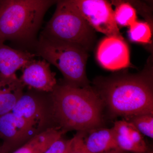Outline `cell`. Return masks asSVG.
I'll use <instances>...</instances> for the list:
<instances>
[{
  "label": "cell",
  "instance_id": "1",
  "mask_svg": "<svg viewBox=\"0 0 153 153\" xmlns=\"http://www.w3.org/2000/svg\"><path fill=\"white\" fill-rule=\"evenodd\" d=\"M153 67L150 63L137 74H122L95 81V88L114 116L130 118L153 114Z\"/></svg>",
  "mask_w": 153,
  "mask_h": 153
},
{
  "label": "cell",
  "instance_id": "6",
  "mask_svg": "<svg viewBox=\"0 0 153 153\" xmlns=\"http://www.w3.org/2000/svg\"><path fill=\"white\" fill-rule=\"evenodd\" d=\"M11 112L27 121L40 132L55 128L50 93L28 89L22 94Z\"/></svg>",
  "mask_w": 153,
  "mask_h": 153
},
{
  "label": "cell",
  "instance_id": "7",
  "mask_svg": "<svg viewBox=\"0 0 153 153\" xmlns=\"http://www.w3.org/2000/svg\"><path fill=\"white\" fill-rule=\"evenodd\" d=\"M91 27L106 36H121L109 0H69Z\"/></svg>",
  "mask_w": 153,
  "mask_h": 153
},
{
  "label": "cell",
  "instance_id": "11",
  "mask_svg": "<svg viewBox=\"0 0 153 153\" xmlns=\"http://www.w3.org/2000/svg\"><path fill=\"white\" fill-rule=\"evenodd\" d=\"M36 56L33 52L0 43V77L9 78L16 76L17 71L34 60Z\"/></svg>",
  "mask_w": 153,
  "mask_h": 153
},
{
  "label": "cell",
  "instance_id": "5",
  "mask_svg": "<svg viewBox=\"0 0 153 153\" xmlns=\"http://www.w3.org/2000/svg\"><path fill=\"white\" fill-rule=\"evenodd\" d=\"M53 16L40 35L80 46L89 52L96 41V31L69 0H58Z\"/></svg>",
  "mask_w": 153,
  "mask_h": 153
},
{
  "label": "cell",
  "instance_id": "14",
  "mask_svg": "<svg viewBox=\"0 0 153 153\" xmlns=\"http://www.w3.org/2000/svg\"><path fill=\"white\" fill-rule=\"evenodd\" d=\"M114 16L118 27H129L137 20L136 9L127 2L120 3L115 6Z\"/></svg>",
  "mask_w": 153,
  "mask_h": 153
},
{
  "label": "cell",
  "instance_id": "22",
  "mask_svg": "<svg viewBox=\"0 0 153 153\" xmlns=\"http://www.w3.org/2000/svg\"><path fill=\"white\" fill-rule=\"evenodd\" d=\"M145 153H153V152L152 151H149V150L148 151V152H146Z\"/></svg>",
  "mask_w": 153,
  "mask_h": 153
},
{
  "label": "cell",
  "instance_id": "8",
  "mask_svg": "<svg viewBox=\"0 0 153 153\" xmlns=\"http://www.w3.org/2000/svg\"><path fill=\"white\" fill-rule=\"evenodd\" d=\"M40 133L27 121L11 111L0 117V139L10 153Z\"/></svg>",
  "mask_w": 153,
  "mask_h": 153
},
{
  "label": "cell",
  "instance_id": "13",
  "mask_svg": "<svg viewBox=\"0 0 153 153\" xmlns=\"http://www.w3.org/2000/svg\"><path fill=\"white\" fill-rule=\"evenodd\" d=\"M152 24L149 22L137 20L129 27V40L134 43L140 44H151L152 38Z\"/></svg>",
  "mask_w": 153,
  "mask_h": 153
},
{
  "label": "cell",
  "instance_id": "2",
  "mask_svg": "<svg viewBox=\"0 0 153 153\" xmlns=\"http://www.w3.org/2000/svg\"><path fill=\"white\" fill-rule=\"evenodd\" d=\"M50 96L55 127L64 134L102 127L104 103L90 85L77 87L63 81L57 83Z\"/></svg>",
  "mask_w": 153,
  "mask_h": 153
},
{
  "label": "cell",
  "instance_id": "21",
  "mask_svg": "<svg viewBox=\"0 0 153 153\" xmlns=\"http://www.w3.org/2000/svg\"><path fill=\"white\" fill-rule=\"evenodd\" d=\"M70 143H71V139H70V142H69V144H68V147H67V149H66V150L64 151L63 153H69Z\"/></svg>",
  "mask_w": 153,
  "mask_h": 153
},
{
  "label": "cell",
  "instance_id": "15",
  "mask_svg": "<svg viewBox=\"0 0 153 153\" xmlns=\"http://www.w3.org/2000/svg\"><path fill=\"white\" fill-rule=\"evenodd\" d=\"M25 87L22 84L0 94V117L12 111L25 92Z\"/></svg>",
  "mask_w": 153,
  "mask_h": 153
},
{
  "label": "cell",
  "instance_id": "19",
  "mask_svg": "<svg viewBox=\"0 0 153 153\" xmlns=\"http://www.w3.org/2000/svg\"><path fill=\"white\" fill-rule=\"evenodd\" d=\"M138 0H110V3L111 4L115 6H116L118 4L121 2H127L131 4L132 5L134 6L135 8L137 2Z\"/></svg>",
  "mask_w": 153,
  "mask_h": 153
},
{
  "label": "cell",
  "instance_id": "10",
  "mask_svg": "<svg viewBox=\"0 0 153 153\" xmlns=\"http://www.w3.org/2000/svg\"><path fill=\"white\" fill-rule=\"evenodd\" d=\"M19 78L29 89L50 93L57 85L56 73L50 68V64L44 59L31 60L22 68Z\"/></svg>",
  "mask_w": 153,
  "mask_h": 153
},
{
  "label": "cell",
  "instance_id": "17",
  "mask_svg": "<svg viewBox=\"0 0 153 153\" xmlns=\"http://www.w3.org/2000/svg\"><path fill=\"white\" fill-rule=\"evenodd\" d=\"M84 132H77L71 139L69 153H91L88 150L83 140Z\"/></svg>",
  "mask_w": 153,
  "mask_h": 153
},
{
  "label": "cell",
  "instance_id": "9",
  "mask_svg": "<svg viewBox=\"0 0 153 153\" xmlns=\"http://www.w3.org/2000/svg\"><path fill=\"white\" fill-rule=\"evenodd\" d=\"M96 59L102 68L117 71L131 65L128 45L122 36H106L99 43Z\"/></svg>",
  "mask_w": 153,
  "mask_h": 153
},
{
  "label": "cell",
  "instance_id": "16",
  "mask_svg": "<svg viewBox=\"0 0 153 153\" xmlns=\"http://www.w3.org/2000/svg\"><path fill=\"white\" fill-rule=\"evenodd\" d=\"M128 121L143 135L153 139V114L137 115L128 119Z\"/></svg>",
  "mask_w": 153,
  "mask_h": 153
},
{
  "label": "cell",
  "instance_id": "18",
  "mask_svg": "<svg viewBox=\"0 0 153 153\" xmlns=\"http://www.w3.org/2000/svg\"><path fill=\"white\" fill-rule=\"evenodd\" d=\"M63 136L53 142L44 153H63L66 150L70 142V139L66 140Z\"/></svg>",
  "mask_w": 153,
  "mask_h": 153
},
{
  "label": "cell",
  "instance_id": "4",
  "mask_svg": "<svg viewBox=\"0 0 153 153\" xmlns=\"http://www.w3.org/2000/svg\"><path fill=\"white\" fill-rule=\"evenodd\" d=\"M33 52L55 66L67 84L77 87L89 85L86 73L88 52L82 47L40 35Z\"/></svg>",
  "mask_w": 153,
  "mask_h": 153
},
{
  "label": "cell",
  "instance_id": "12",
  "mask_svg": "<svg viewBox=\"0 0 153 153\" xmlns=\"http://www.w3.org/2000/svg\"><path fill=\"white\" fill-rule=\"evenodd\" d=\"M83 140L91 153H124L118 147L112 128L101 127L84 132Z\"/></svg>",
  "mask_w": 153,
  "mask_h": 153
},
{
  "label": "cell",
  "instance_id": "20",
  "mask_svg": "<svg viewBox=\"0 0 153 153\" xmlns=\"http://www.w3.org/2000/svg\"><path fill=\"white\" fill-rule=\"evenodd\" d=\"M0 153H10L2 144L0 145Z\"/></svg>",
  "mask_w": 153,
  "mask_h": 153
},
{
  "label": "cell",
  "instance_id": "3",
  "mask_svg": "<svg viewBox=\"0 0 153 153\" xmlns=\"http://www.w3.org/2000/svg\"><path fill=\"white\" fill-rule=\"evenodd\" d=\"M57 1L0 0V43L33 52L44 16Z\"/></svg>",
  "mask_w": 153,
  "mask_h": 153
}]
</instances>
